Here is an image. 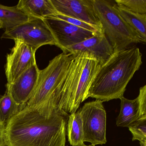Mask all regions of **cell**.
Here are the masks:
<instances>
[{"label": "cell", "mask_w": 146, "mask_h": 146, "mask_svg": "<svg viewBox=\"0 0 146 146\" xmlns=\"http://www.w3.org/2000/svg\"><path fill=\"white\" fill-rule=\"evenodd\" d=\"M69 116L48 104L26 105L6 124L5 146H65Z\"/></svg>", "instance_id": "1"}, {"label": "cell", "mask_w": 146, "mask_h": 146, "mask_svg": "<svg viewBox=\"0 0 146 146\" xmlns=\"http://www.w3.org/2000/svg\"><path fill=\"white\" fill-rule=\"evenodd\" d=\"M142 56L136 46L114 53L98 70L88 90V98L103 102L121 99L142 64Z\"/></svg>", "instance_id": "2"}, {"label": "cell", "mask_w": 146, "mask_h": 146, "mask_svg": "<svg viewBox=\"0 0 146 146\" xmlns=\"http://www.w3.org/2000/svg\"><path fill=\"white\" fill-rule=\"evenodd\" d=\"M94 10L102 30L114 53L130 48L135 44L146 45V41L125 21L117 11L115 1L92 0Z\"/></svg>", "instance_id": "3"}, {"label": "cell", "mask_w": 146, "mask_h": 146, "mask_svg": "<svg viewBox=\"0 0 146 146\" xmlns=\"http://www.w3.org/2000/svg\"><path fill=\"white\" fill-rule=\"evenodd\" d=\"M72 59V55L62 52L50 61L45 68L39 70L37 83L27 106L37 107L50 99L64 80Z\"/></svg>", "instance_id": "4"}, {"label": "cell", "mask_w": 146, "mask_h": 146, "mask_svg": "<svg viewBox=\"0 0 146 146\" xmlns=\"http://www.w3.org/2000/svg\"><path fill=\"white\" fill-rule=\"evenodd\" d=\"M103 103L96 99L84 104L78 111L82 120L84 141L94 145L107 142L106 113Z\"/></svg>", "instance_id": "5"}, {"label": "cell", "mask_w": 146, "mask_h": 146, "mask_svg": "<svg viewBox=\"0 0 146 146\" xmlns=\"http://www.w3.org/2000/svg\"><path fill=\"white\" fill-rule=\"evenodd\" d=\"M1 39L19 40L37 50L43 45L57 46V43L44 19L32 18L13 29L4 32Z\"/></svg>", "instance_id": "6"}, {"label": "cell", "mask_w": 146, "mask_h": 146, "mask_svg": "<svg viewBox=\"0 0 146 146\" xmlns=\"http://www.w3.org/2000/svg\"><path fill=\"white\" fill-rule=\"evenodd\" d=\"M44 20L53 34L57 47L63 51L67 47L81 43L97 34L57 18L48 17Z\"/></svg>", "instance_id": "7"}, {"label": "cell", "mask_w": 146, "mask_h": 146, "mask_svg": "<svg viewBox=\"0 0 146 146\" xmlns=\"http://www.w3.org/2000/svg\"><path fill=\"white\" fill-rule=\"evenodd\" d=\"M15 45L7 56L5 73L7 83L13 82L27 69L36 64V51L19 40H14Z\"/></svg>", "instance_id": "8"}, {"label": "cell", "mask_w": 146, "mask_h": 146, "mask_svg": "<svg viewBox=\"0 0 146 146\" xmlns=\"http://www.w3.org/2000/svg\"><path fill=\"white\" fill-rule=\"evenodd\" d=\"M58 14L84 21L102 30L92 0H51Z\"/></svg>", "instance_id": "9"}, {"label": "cell", "mask_w": 146, "mask_h": 146, "mask_svg": "<svg viewBox=\"0 0 146 146\" xmlns=\"http://www.w3.org/2000/svg\"><path fill=\"white\" fill-rule=\"evenodd\" d=\"M70 55L86 53L93 56L101 65L105 63L114 54V50L104 32L95 34L92 37L67 47L63 51Z\"/></svg>", "instance_id": "10"}, {"label": "cell", "mask_w": 146, "mask_h": 146, "mask_svg": "<svg viewBox=\"0 0 146 146\" xmlns=\"http://www.w3.org/2000/svg\"><path fill=\"white\" fill-rule=\"evenodd\" d=\"M36 63L21 74L13 82L7 83L6 91L17 104H26L36 86L39 73Z\"/></svg>", "instance_id": "11"}, {"label": "cell", "mask_w": 146, "mask_h": 146, "mask_svg": "<svg viewBox=\"0 0 146 146\" xmlns=\"http://www.w3.org/2000/svg\"><path fill=\"white\" fill-rule=\"evenodd\" d=\"M86 54L83 69L79 79L70 114L76 112L81 104L87 99L90 86L101 66L93 56L88 53Z\"/></svg>", "instance_id": "12"}, {"label": "cell", "mask_w": 146, "mask_h": 146, "mask_svg": "<svg viewBox=\"0 0 146 146\" xmlns=\"http://www.w3.org/2000/svg\"><path fill=\"white\" fill-rule=\"evenodd\" d=\"M17 6L32 18L44 19L58 14L51 0H20Z\"/></svg>", "instance_id": "13"}, {"label": "cell", "mask_w": 146, "mask_h": 146, "mask_svg": "<svg viewBox=\"0 0 146 146\" xmlns=\"http://www.w3.org/2000/svg\"><path fill=\"white\" fill-rule=\"evenodd\" d=\"M33 18L18 7L17 5L8 7L0 4V21L5 32L29 21Z\"/></svg>", "instance_id": "14"}, {"label": "cell", "mask_w": 146, "mask_h": 146, "mask_svg": "<svg viewBox=\"0 0 146 146\" xmlns=\"http://www.w3.org/2000/svg\"><path fill=\"white\" fill-rule=\"evenodd\" d=\"M121 110L116 118V125L118 127H129L139 119L140 104L138 97L130 100L124 97L121 99Z\"/></svg>", "instance_id": "15"}, {"label": "cell", "mask_w": 146, "mask_h": 146, "mask_svg": "<svg viewBox=\"0 0 146 146\" xmlns=\"http://www.w3.org/2000/svg\"><path fill=\"white\" fill-rule=\"evenodd\" d=\"M67 132L71 145L80 146L84 144L82 120L78 111L69 115Z\"/></svg>", "instance_id": "16"}, {"label": "cell", "mask_w": 146, "mask_h": 146, "mask_svg": "<svg viewBox=\"0 0 146 146\" xmlns=\"http://www.w3.org/2000/svg\"><path fill=\"white\" fill-rule=\"evenodd\" d=\"M116 7L125 21L146 41V16L133 13L116 3Z\"/></svg>", "instance_id": "17"}, {"label": "cell", "mask_w": 146, "mask_h": 146, "mask_svg": "<svg viewBox=\"0 0 146 146\" xmlns=\"http://www.w3.org/2000/svg\"><path fill=\"white\" fill-rule=\"evenodd\" d=\"M26 104L19 105L13 100L7 92L0 95V122L6 125L14 116L23 109Z\"/></svg>", "instance_id": "18"}, {"label": "cell", "mask_w": 146, "mask_h": 146, "mask_svg": "<svg viewBox=\"0 0 146 146\" xmlns=\"http://www.w3.org/2000/svg\"><path fill=\"white\" fill-rule=\"evenodd\" d=\"M115 2L137 14L146 16V0H115Z\"/></svg>", "instance_id": "19"}, {"label": "cell", "mask_w": 146, "mask_h": 146, "mask_svg": "<svg viewBox=\"0 0 146 146\" xmlns=\"http://www.w3.org/2000/svg\"><path fill=\"white\" fill-rule=\"evenodd\" d=\"M128 128L133 136V141L141 142L146 137V117L138 119Z\"/></svg>", "instance_id": "20"}, {"label": "cell", "mask_w": 146, "mask_h": 146, "mask_svg": "<svg viewBox=\"0 0 146 146\" xmlns=\"http://www.w3.org/2000/svg\"><path fill=\"white\" fill-rule=\"evenodd\" d=\"M49 17H54V18L63 20L70 24H72L74 25L79 27L86 29V30H88V31L92 32L95 33L103 32V31H100L97 27L93 26L88 23H86V22L79 20L76 19H74V18H71V17H68V16H65L62 15L58 13L57 14L55 15L49 16Z\"/></svg>", "instance_id": "21"}, {"label": "cell", "mask_w": 146, "mask_h": 146, "mask_svg": "<svg viewBox=\"0 0 146 146\" xmlns=\"http://www.w3.org/2000/svg\"><path fill=\"white\" fill-rule=\"evenodd\" d=\"M138 98L140 104L139 119L146 117V85L140 88Z\"/></svg>", "instance_id": "22"}, {"label": "cell", "mask_w": 146, "mask_h": 146, "mask_svg": "<svg viewBox=\"0 0 146 146\" xmlns=\"http://www.w3.org/2000/svg\"><path fill=\"white\" fill-rule=\"evenodd\" d=\"M5 128L6 125L0 122V146H5Z\"/></svg>", "instance_id": "23"}, {"label": "cell", "mask_w": 146, "mask_h": 146, "mask_svg": "<svg viewBox=\"0 0 146 146\" xmlns=\"http://www.w3.org/2000/svg\"><path fill=\"white\" fill-rule=\"evenodd\" d=\"M140 143H141L143 146H146V137L141 142H140Z\"/></svg>", "instance_id": "24"}, {"label": "cell", "mask_w": 146, "mask_h": 146, "mask_svg": "<svg viewBox=\"0 0 146 146\" xmlns=\"http://www.w3.org/2000/svg\"><path fill=\"white\" fill-rule=\"evenodd\" d=\"M3 28V25L1 21H0V29L1 28Z\"/></svg>", "instance_id": "25"}, {"label": "cell", "mask_w": 146, "mask_h": 146, "mask_svg": "<svg viewBox=\"0 0 146 146\" xmlns=\"http://www.w3.org/2000/svg\"><path fill=\"white\" fill-rule=\"evenodd\" d=\"M95 146V145H88V146H87V145H85V144H83V145H81V146Z\"/></svg>", "instance_id": "26"}, {"label": "cell", "mask_w": 146, "mask_h": 146, "mask_svg": "<svg viewBox=\"0 0 146 146\" xmlns=\"http://www.w3.org/2000/svg\"><path fill=\"white\" fill-rule=\"evenodd\" d=\"M140 146H143V145L140 143Z\"/></svg>", "instance_id": "27"}]
</instances>
